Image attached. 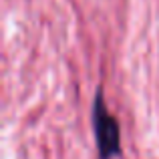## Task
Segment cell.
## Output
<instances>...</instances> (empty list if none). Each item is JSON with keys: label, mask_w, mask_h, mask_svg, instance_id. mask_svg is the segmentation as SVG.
Listing matches in <instances>:
<instances>
[{"label": "cell", "mask_w": 159, "mask_h": 159, "mask_svg": "<svg viewBox=\"0 0 159 159\" xmlns=\"http://www.w3.org/2000/svg\"><path fill=\"white\" fill-rule=\"evenodd\" d=\"M93 131L97 141L99 159H113L121 151V129L117 119L107 111L103 91L99 89L93 99Z\"/></svg>", "instance_id": "1"}]
</instances>
